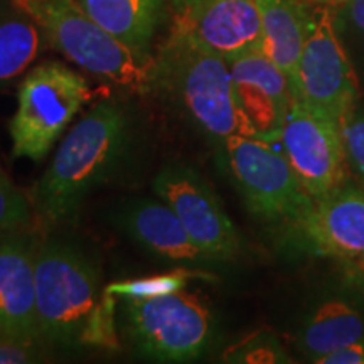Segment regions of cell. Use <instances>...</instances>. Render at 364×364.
<instances>
[{
  "label": "cell",
  "instance_id": "1",
  "mask_svg": "<svg viewBox=\"0 0 364 364\" xmlns=\"http://www.w3.org/2000/svg\"><path fill=\"white\" fill-rule=\"evenodd\" d=\"M139 117L130 103L103 98L68 132L31 201L44 226H56L80 211L95 191L122 176L142 144Z\"/></svg>",
  "mask_w": 364,
  "mask_h": 364
},
{
  "label": "cell",
  "instance_id": "2",
  "mask_svg": "<svg viewBox=\"0 0 364 364\" xmlns=\"http://www.w3.org/2000/svg\"><path fill=\"white\" fill-rule=\"evenodd\" d=\"M103 299L98 267L83 250L63 240L38 245L36 311L43 343L70 349L112 343V295L107 304Z\"/></svg>",
  "mask_w": 364,
  "mask_h": 364
},
{
  "label": "cell",
  "instance_id": "3",
  "mask_svg": "<svg viewBox=\"0 0 364 364\" xmlns=\"http://www.w3.org/2000/svg\"><path fill=\"white\" fill-rule=\"evenodd\" d=\"M147 93L213 142L240 135L230 63L196 44L179 22L152 58Z\"/></svg>",
  "mask_w": 364,
  "mask_h": 364
},
{
  "label": "cell",
  "instance_id": "4",
  "mask_svg": "<svg viewBox=\"0 0 364 364\" xmlns=\"http://www.w3.org/2000/svg\"><path fill=\"white\" fill-rule=\"evenodd\" d=\"M44 39L81 70L127 90L147 93L150 63L97 24L76 0H14Z\"/></svg>",
  "mask_w": 364,
  "mask_h": 364
},
{
  "label": "cell",
  "instance_id": "5",
  "mask_svg": "<svg viewBox=\"0 0 364 364\" xmlns=\"http://www.w3.org/2000/svg\"><path fill=\"white\" fill-rule=\"evenodd\" d=\"M91 97L83 76L63 63L46 61L27 71L9 122L12 156L43 161Z\"/></svg>",
  "mask_w": 364,
  "mask_h": 364
},
{
  "label": "cell",
  "instance_id": "6",
  "mask_svg": "<svg viewBox=\"0 0 364 364\" xmlns=\"http://www.w3.org/2000/svg\"><path fill=\"white\" fill-rule=\"evenodd\" d=\"M290 91L294 102L339 125L354 112L361 80L336 31L331 6L312 4L309 34Z\"/></svg>",
  "mask_w": 364,
  "mask_h": 364
},
{
  "label": "cell",
  "instance_id": "7",
  "mask_svg": "<svg viewBox=\"0 0 364 364\" xmlns=\"http://www.w3.org/2000/svg\"><path fill=\"white\" fill-rule=\"evenodd\" d=\"M124 317L140 356L159 363L201 358L215 334V316L198 294L172 292L149 299H125Z\"/></svg>",
  "mask_w": 364,
  "mask_h": 364
},
{
  "label": "cell",
  "instance_id": "8",
  "mask_svg": "<svg viewBox=\"0 0 364 364\" xmlns=\"http://www.w3.org/2000/svg\"><path fill=\"white\" fill-rule=\"evenodd\" d=\"M223 161L248 211L270 223H292L312 203L302 182L270 140L231 135L221 142Z\"/></svg>",
  "mask_w": 364,
  "mask_h": 364
},
{
  "label": "cell",
  "instance_id": "9",
  "mask_svg": "<svg viewBox=\"0 0 364 364\" xmlns=\"http://www.w3.org/2000/svg\"><path fill=\"white\" fill-rule=\"evenodd\" d=\"M152 189L213 263L233 260L240 253L238 231L201 172L186 162H171L154 177Z\"/></svg>",
  "mask_w": 364,
  "mask_h": 364
},
{
  "label": "cell",
  "instance_id": "10",
  "mask_svg": "<svg viewBox=\"0 0 364 364\" xmlns=\"http://www.w3.org/2000/svg\"><path fill=\"white\" fill-rule=\"evenodd\" d=\"M279 142L312 198L344 186L348 166L339 124L316 115L292 100Z\"/></svg>",
  "mask_w": 364,
  "mask_h": 364
},
{
  "label": "cell",
  "instance_id": "11",
  "mask_svg": "<svg viewBox=\"0 0 364 364\" xmlns=\"http://www.w3.org/2000/svg\"><path fill=\"white\" fill-rule=\"evenodd\" d=\"M240 135L279 142L292 105L287 75L262 51L230 63Z\"/></svg>",
  "mask_w": 364,
  "mask_h": 364
},
{
  "label": "cell",
  "instance_id": "12",
  "mask_svg": "<svg viewBox=\"0 0 364 364\" xmlns=\"http://www.w3.org/2000/svg\"><path fill=\"white\" fill-rule=\"evenodd\" d=\"M287 226L318 257L364 262V189L341 186L314 198Z\"/></svg>",
  "mask_w": 364,
  "mask_h": 364
},
{
  "label": "cell",
  "instance_id": "13",
  "mask_svg": "<svg viewBox=\"0 0 364 364\" xmlns=\"http://www.w3.org/2000/svg\"><path fill=\"white\" fill-rule=\"evenodd\" d=\"M38 241L26 228L0 231V338L43 343L36 311Z\"/></svg>",
  "mask_w": 364,
  "mask_h": 364
},
{
  "label": "cell",
  "instance_id": "14",
  "mask_svg": "<svg viewBox=\"0 0 364 364\" xmlns=\"http://www.w3.org/2000/svg\"><path fill=\"white\" fill-rule=\"evenodd\" d=\"M110 221L127 238L159 260L196 270L213 263L194 243L176 213L159 198L124 201L113 209Z\"/></svg>",
  "mask_w": 364,
  "mask_h": 364
},
{
  "label": "cell",
  "instance_id": "15",
  "mask_svg": "<svg viewBox=\"0 0 364 364\" xmlns=\"http://www.w3.org/2000/svg\"><path fill=\"white\" fill-rule=\"evenodd\" d=\"M176 22L196 44L226 63L260 51L262 19L257 0H198Z\"/></svg>",
  "mask_w": 364,
  "mask_h": 364
},
{
  "label": "cell",
  "instance_id": "16",
  "mask_svg": "<svg viewBox=\"0 0 364 364\" xmlns=\"http://www.w3.org/2000/svg\"><path fill=\"white\" fill-rule=\"evenodd\" d=\"M80 6L107 33L135 56L152 61L150 46L164 19L162 0H78Z\"/></svg>",
  "mask_w": 364,
  "mask_h": 364
},
{
  "label": "cell",
  "instance_id": "17",
  "mask_svg": "<svg viewBox=\"0 0 364 364\" xmlns=\"http://www.w3.org/2000/svg\"><path fill=\"white\" fill-rule=\"evenodd\" d=\"M262 19L260 51L292 78L311 26L306 0H257Z\"/></svg>",
  "mask_w": 364,
  "mask_h": 364
},
{
  "label": "cell",
  "instance_id": "18",
  "mask_svg": "<svg viewBox=\"0 0 364 364\" xmlns=\"http://www.w3.org/2000/svg\"><path fill=\"white\" fill-rule=\"evenodd\" d=\"M364 339V317L343 299H329L311 314L300 329L302 353L317 363L336 349Z\"/></svg>",
  "mask_w": 364,
  "mask_h": 364
},
{
  "label": "cell",
  "instance_id": "19",
  "mask_svg": "<svg viewBox=\"0 0 364 364\" xmlns=\"http://www.w3.org/2000/svg\"><path fill=\"white\" fill-rule=\"evenodd\" d=\"M44 41L31 16L14 0H0V91L31 66Z\"/></svg>",
  "mask_w": 364,
  "mask_h": 364
},
{
  "label": "cell",
  "instance_id": "20",
  "mask_svg": "<svg viewBox=\"0 0 364 364\" xmlns=\"http://www.w3.org/2000/svg\"><path fill=\"white\" fill-rule=\"evenodd\" d=\"M196 277H206V273L196 268H177L171 273L164 275H154L147 279H136L127 282H117V284L108 285L105 292L112 297L124 299H149L157 297V295H166L172 292L184 290L186 284Z\"/></svg>",
  "mask_w": 364,
  "mask_h": 364
},
{
  "label": "cell",
  "instance_id": "21",
  "mask_svg": "<svg viewBox=\"0 0 364 364\" xmlns=\"http://www.w3.org/2000/svg\"><path fill=\"white\" fill-rule=\"evenodd\" d=\"M334 24L354 68H364V0H349L332 7Z\"/></svg>",
  "mask_w": 364,
  "mask_h": 364
},
{
  "label": "cell",
  "instance_id": "22",
  "mask_svg": "<svg viewBox=\"0 0 364 364\" xmlns=\"http://www.w3.org/2000/svg\"><path fill=\"white\" fill-rule=\"evenodd\" d=\"M33 201L17 188L0 164V231L21 230L33 220Z\"/></svg>",
  "mask_w": 364,
  "mask_h": 364
},
{
  "label": "cell",
  "instance_id": "23",
  "mask_svg": "<svg viewBox=\"0 0 364 364\" xmlns=\"http://www.w3.org/2000/svg\"><path fill=\"white\" fill-rule=\"evenodd\" d=\"M341 134L349 174L364 184V113L353 112L341 125Z\"/></svg>",
  "mask_w": 364,
  "mask_h": 364
},
{
  "label": "cell",
  "instance_id": "24",
  "mask_svg": "<svg viewBox=\"0 0 364 364\" xmlns=\"http://www.w3.org/2000/svg\"><path fill=\"white\" fill-rule=\"evenodd\" d=\"M38 343L0 338V364H29L39 361Z\"/></svg>",
  "mask_w": 364,
  "mask_h": 364
},
{
  "label": "cell",
  "instance_id": "25",
  "mask_svg": "<svg viewBox=\"0 0 364 364\" xmlns=\"http://www.w3.org/2000/svg\"><path fill=\"white\" fill-rule=\"evenodd\" d=\"M318 364H364V339L354 341L321 358Z\"/></svg>",
  "mask_w": 364,
  "mask_h": 364
},
{
  "label": "cell",
  "instance_id": "26",
  "mask_svg": "<svg viewBox=\"0 0 364 364\" xmlns=\"http://www.w3.org/2000/svg\"><path fill=\"white\" fill-rule=\"evenodd\" d=\"M196 2H198V0H172V4H174L177 14L188 11V9L193 7Z\"/></svg>",
  "mask_w": 364,
  "mask_h": 364
},
{
  "label": "cell",
  "instance_id": "27",
  "mask_svg": "<svg viewBox=\"0 0 364 364\" xmlns=\"http://www.w3.org/2000/svg\"><path fill=\"white\" fill-rule=\"evenodd\" d=\"M309 4H321V6H331V7H336V6H341V4L344 2H349V0H306Z\"/></svg>",
  "mask_w": 364,
  "mask_h": 364
}]
</instances>
